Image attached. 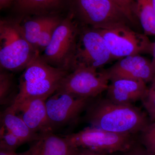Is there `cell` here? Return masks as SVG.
<instances>
[{
	"mask_svg": "<svg viewBox=\"0 0 155 155\" xmlns=\"http://www.w3.org/2000/svg\"><path fill=\"white\" fill-rule=\"evenodd\" d=\"M94 100L85 116L92 127L114 133L136 134L150 123L146 115L132 104H116L106 98Z\"/></svg>",
	"mask_w": 155,
	"mask_h": 155,
	"instance_id": "cell-1",
	"label": "cell"
},
{
	"mask_svg": "<svg viewBox=\"0 0 155 155\" xmlns=\"http://www.w3.org/2000/svg\"><path fill=\"white\" fill-rule=\"evenodd\" d=\"M64 0H17V10L22 14L45 15L61 8Z\"/></svg>",
	"mask_w": 155,
	"mask_h": 155,
	"instance_id": "cell-16",
	"label": "cell"
},
{
	"mask_svg": "<svg viewBox=\"0 0 155 155\" xmlns=\"http://www.w3.org/2000/svg\"><path fill=\"white\" fill-rule=\"evenodd\" d=\"M137 16L144 33L155 36V11L152 0H136Z\"/></svg>",
	"mask_w": 155,
	"mask_h": 155,
	"instance_id": "cell-18",
	"label": "cell"
},
{
	"mask_svg": "<svg viewBox=\"0 0 155 155\" xmlns=\"http://www.w3.org/2000/svg\"><path fill=\"white\" fill-rule=\"evenodd\" d=\"M121 155H155L147 150L138 141L130 150L125 152L121 153Z\"/></svg>",
	"mask_w": 155,
	"mask_h": 155,
	"instance_id": "cell-25",
	"label": "cell"
},
{
	"mask_svg": "<svg viewBox=\"0 0 155 155\" xmlns=\"http://www.w3.org/2000/svg\"><path fill=\"white\" fill-rule=\"evenodd\" d=\"M121 9L130 20L133 26L140 23L137 16V3L135 0H110Z\"/></svg>",
	"mask_w": 155,
	"mask_h": 155,
	"instance_id": "cell-22",
	"label": "cell"
},
{
	"mask_svg": "<svg viewBox=\"0 0 155 155\" xmlns=\"http://www.w3.org/2000/svg\"><path fill=\"white\" fill-rule=\"evenodd\" d=\"M12 78L11 75L5 71L0 73V102L1 104H6L9 102L11 104L14 99L11 96Z\"/></svg>",
	"mask_w": 155,
	"mask_h": 155,
	"instance_id": "cell-21",
	"label": "cell"
},
{
	"mask_svg": "<svg viewBox=\"0 0 155 155\" xmlns=\"http://www.w3.org/2000/svg\"><path fill=\"white\" fill-rule=\"evenodd\" d=\"M74 16L83 25L106 29L117 25L133 26L130 20L110 0H72Z\"/></svg>",
	"mask_w": 155,
	"mask_h": 155,
	"instance_id": "cell-6",
	"label": "cell"
},
{
	"mask_svg": "<svg viewBox=\"0 0 155 155\" xmlns=\"http://www.w3.org/2000/svg\"><path fill=\"white\" fill-rule=\"evenodd\" d=\"M109 78L104 69L78 67L64 78L57 91L69 93L80 97L95 99L107 90Z\"/></svg>",
	"mask_w": 155,
	"mask_h": 155,
	"instance_id": "cell-9",
	"label": "cell"
},
{
	"mask_svg": "<svg viewBox=\"0 0 155 155\" xmlns=\"http://www.w3.org/2000/svg\"><path fill=\"white\" fill-rule=\"evenodd\" d=\"M114 61L107 43L97 29L80 27L73 56L72 70L78 67L98 70Z\"/></svg>",
	"mask_w": 155,
	"mask_h": 155,
	"instance_id": "cell-7",
	"label": "cell"
},
{
	"mask_svg": "<svg viewBox=\"0 0 155 155\" xmlns=\"http://www.w3.org/2000/svg\"><path fill=\"white\" fill-rule=\"evenodd\" d=\"M94 99L56 91L46 101L48 117L53 129L75 121L80 114L86 110Z\"/></svg>",
	"mask_w": 155,
	"mask_h": 155,
	"instance_id": "cell-10",
	"label": "cell"
},
{
	"mask_svg": "<svg viewBox=\"0 0 155 155\" xmlns=\"http://www.w3.org/2000/svg\"><path fill=\"white\" fill-rule=\"evenodd\" d=\"M151 85L149 88L150 91L153 92L155 93V76L154 79H153L152 81L151 82Z\"/></svg>",
	"mask_w": 155,
	"mask_h": 155,
	"instance_id": "cell-29",
	"label": "cell"
},
{
	"mask_svg": "<svg viewBox=\"0 0 155 155\" xmlns=\"http://www.w3.org/2000/svg\"><path fill=\"white\" fill-rule=\"evenodd\" d=\"M14 1H15V2H16V1H17V0H14Z\"/></svg>",
	"mask_w": 155,
	"mask_h": 155,
	"instance_id": "cell-31",
	"label": "cell"
},
{
	"mask_svg": "<svg viewBox=\"0 0 155 155\" xmlns=\"http://www.w3.org/2000/svg\"><path fill=\"white\" fill-rule=\"evenodd\" d=\"M38 51L23 37L17 23L1 20L0 65L1 68L15 71L25 69Z\"/></svg>",
	"mask_w": 155,
	"mask_h": 155,
	"instance_id": "cell-4",
	"label": "cell"
},
{
	"mask_svg": "<svg viewBox=\"0 0 155 155\" xmlns=\"http://www.w3.org/2000/svg\"><path fill=\"white\" fill-rule=\"evenodd\" d=\"M74 155H115V154H107L97 152L90 150L78 149Z\"/></svg>",
	"mask_w": 155,
	"mask_h": 155,
	"instance_id": "cell-26",
	"label": "cell"
},
{
	"mask_svg": "<svg viewBox=\"0 0 155 155\" xmlns=\"http://www.w3.org/2000/svg\"><path fill=\"white\" fill-rule=\"evenodd\" d=\"M68 71L51 66L39 53L25 68L19 81V91L11 104H17L29 99L49 97L59 88Z\"/></svg>",
	"mask_w": 155,
	"mask_h": 155,
	"instance_id": "cell-2",
	"label": "cell"
},
{
	"mask_svg": "<svg viewBox=\"0 0 155 155\" xmlns=\"http://www.w3.org/2000/svg\"><path fill=\"white\" fill-rule=\"evenodd\" d=\"M110 81L106 91V98L116 104H132L143 101L148 95L149 88L142 81L120 78Z\"/></svg>",
	"mask_w": 155,
	"mask_h": 155,
	"instance_id": "cell-13",
	"label": "cell"
},
{
	"mask_svg": "<svg viewBox=\"0 0 155 155\" xmlns=\"http://www.w3.org/2000/svg\"><path fill=\"white\" fill-rule=\"evenodd\" d=\"M142 103L151 119L155 120V93L149 91L148 95Z\"/></svg>",
	"mask_w": 155,
	"mask_h": 155,
	"instance_id": "cell-24",
	"label": "cell"
},
{
	"mask_svg": "<svg viewBox=\"0 0 155 155\" xmlns=\"http://www.w3.org/2000/svg\"><path fill=\"white\" fill-rule=\"evenodd\" d=\"M13 1L14 0H0V8L2 9L8 8Z\"/></svg>",
	"mask_w": 155,
	"mask_h": 155,
	"instance_id": "cell-27",
	"label": "cell"
},
{
	"mask_svg": "<svg viewBox=\"0 0 155 155\" xmlns=\"http://www.w3.org/2000/svg\"><path fill=\"white\" fill-rule=\"evenodd\" d=\"M52 17L41 15L39 17L25 21L22 25L17 23L18 28L23 37L36 50V45L40 35Z\"/></svg>",
	"mask_w": 155,
	"mask_h": 155,
	"instance_id": "cell-17",
	"label": "cell"
},
{
	"mask_svg": "<svg viewBox=\"0 0 155 155\" xmlns=\"http://www.w3.org/2000/svg\"><path fill=\"white\" fill-rule=\"evenodd\" d=\"M1 118L2 126L17 136L22 143L35 141L40 138L41 135L31 130L11 106L3 112Z\"/></svg>",
	"mask_w": 155,
	"mask_h": 155,
	"instance_id": "cell-15",
	"label": "cell"
},
{
	"mask_svg": "<svg viewBox=\"0 0 155 155\" xmlns=\"http://www.w3.org/2000/svg\"><path fill=\"white\" fill-rule=\"evenodd\" d=\"M23 144L17 136L2 126L1 131V152L13 154L17 148Z\"/></svg>",
	"mask_w": 155,
	"mask_h": 155,
	"instance_id": "cell-20",
	"label": "cell"
},
{
	"mask_svg": "<svg viewBox=\"0 0 155 155\" xmlns=\"http://www.w3.org/2000/svg\"><path fill=\"white\" fill-rule=\"evenodd\" d=\"M138 138L147 150L155 154V122L147 125L140 132Z\"/></svg>",
	"mask_w": 155,
	"mask_h": 155,
	"instance_id": "cell-23",
	"label": "cell"
},
{
	"mask_svg": "<svg viewBox=\"0 0 155 155\" xmlns=\"http://www.w3.org/2000/svg\"><path fill=\"white\" fill-rule=\"evenodd\" d=\"M72 12L57 27L51 40L40 55L51 66L67 70L72 69V64L76 43L80 31L74 20Z\"/></svg>",
	"mask_w": 155,
	"mask_h": 155,
	"instance_id": "cell-5",
	"label": "cell"
},
{
	"mask_svg": "<svg viewBox=\"0 0 155 155\" xmlns=\"http://www.w3.org/2000/svg\"><path fill=\"white\" fill-rule=\"evenodd\" d=\"M105 72L109 80L125 78L151 82L155 73L151 61L140 55L129 56L119 59Z\"/></svg>",
	"mask_w": 155,
	"mask_h": 155,
	"instance_id": "cell-11",
	"label": "cell"
},
{
	"mask_svg": "<svg viewBox=\"0 0 155 155\" xmlns=\"http://www.w3.org/2000/svg\"><path fill=\"white\" fill-rule=\"evenodd\" d=\"M97 29L104 39L114 60L145 53L151 54L153 42L146 35L134 31L129 25Z\"/></svg>",
	"mask_w": 155,
	"mask_h": 155,
	"instance_id": "cell-8",
	"label": "cell"
},
{
	"mask_svg": "<svg viewBox=\"0 0 155 155\" xmlns=\"http://www.w3.org/2000/svg\"><path fill=\"white\" fill-rule=\"evenodd\" d=\"M61 19L57 17H53L49 22L45 25L39 37L37 43V51H44L49 44L57 27L60 24Z\"/></svg>",
	"mask_w": 155,
	"mask_h": 155,
	"instance_id": "cell-19",
	"label": "cell"
},
{
	"mask_svg": "<svg viewBox=\"0 0 155 155\" xmlns=\"http://www.w3.org/2000/svg\"><path fill=\"white\" fill-rule=\"evenodd\" d=\"M78 150L64 137L52 132L42 134L27 153L28 155H74Z\"/></svg>",
	"mask_w": 155,
	"mask_h": 155,
	"instance_id": "cell-14",
	"label": "cell"
},
{
	"mask_svg": "<svg viewBox=\"0 0 155 155\" xmlns=\"http://www.w3.org/2000/svg\"><path fill=\"white\" fill-rule=\"evenodd\" d=\"M48 97H36L25 100L11 106L29 128L40 135L52 132L46 107Z\"/></svg>",
	"mask_w": 155,
	"mask_h": 155,
	"instance_id": "cell-12",
	"label": "cell"
},
{
	"mask_svg": "<svg viewBox=\"0 0 155 155\" xmlns=\"http://www.w3.org/2000/svg\"><path fill=\"white\" fill-rule=\"evenodd\" d=\"M64 137L76 148L107 154L125 152L138 141L135 134L114 133L92 126Z\"/></svg>",
	"mask_w": 155,
	"mask_h": 155,
	"instance_id": "cell-3",
	"label": "cell"
},
{
	"mask_svg": "<svg viewBox=\"0 0 155 155\" xmlns=\"http://www.w3.org/2000/svg\"><path fill=\"white\" fill-rule=\"evenodd\" d=\"M151 54L153 56L151 63L155 73V41L153 42L152 50V52Z\"/></svg>",
	"mask_w": 155,
	"mask_h": 155,
	"instance_id": "cell-28",
	"label": "cell"
},
{
	"mask_svg": "<svg viewBox=\"0 0 155 155\" xmlns=\"http://www.w3.org/2000/svg\"><path fill=\"white\" fill-rule=\"evenodd\" d=\"M152 3L154 9L155 11V0H152Z\"/></svg>",
	"mask_w": 155,
	"mask_h": 155,
	"instance_id": "cell-30",
	"label": "cell"
}]
</instances>
